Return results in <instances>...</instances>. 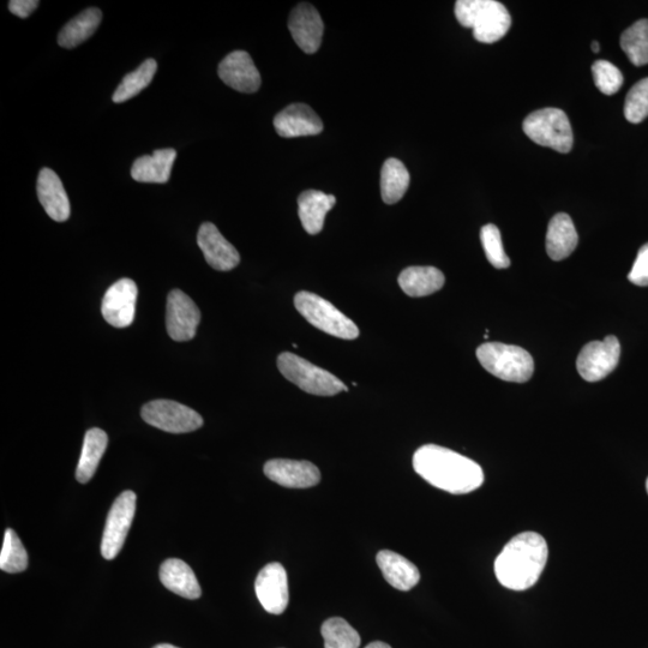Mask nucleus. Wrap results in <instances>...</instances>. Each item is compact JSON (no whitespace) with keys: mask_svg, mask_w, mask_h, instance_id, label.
Listing matches in <instances>:
<instances>
[{"mask_svg":"<svg viewBox=\"0 0 648 648\" xmlns=\"http://www.w3.org/2000/svg\"><path fill=\"white\" fill-rule=\"evenodd\" d=\"M548 556V544L539 533H520L510 539L497 556L496 578L508 590L526 591L536 585Z\"/></svg>","mask_w":648,"mask_h":648,"instance_id":"f03ea898","label":"nucleus"},{"mask_svg":"<svg viewBox=\"0 0 648 648\" xmlns=\"http://www.w3.org/2000/svg\"><path fill=\"white\" fill-rule=\"evenodd\" d=\"M278 368L288 381L312 395L333 396L342 390L345 392L348 390L338 377L300 358L297 354L281 353L278 358Z\"/></svg>","mask_w":648,"mask_h":648,"instance_id":"423d86ee","label":"nucleus"},{"mask_svg":"<svg viewBox=\"0 0 648 648\" xmlns=\"http://www.w3.org/2000/svg\"><path fill=\"white\" fill-rule=\"evenodd\" d=\"M141 416L149 425L171 434L200 429L203 418L192 408L172 400H154L142 407Z\"/></svg>","mask_w":648,"mask_h":648,"instance_id":"6e6552de","label":"nucleus"},{"mask_svg":"<svg viewBox=\"0 0 648 648\" xmlns=\"http://www.w3.org/2000/svg\"><path fill=\"white\" fill-rule=\"evenodd\" d=\"M591 47H592V51H593L594 53H598L599 50H600V46H599V44H598L597 41L592 42V46H591Z\"/></svg>","mask_w":648,"mask_h":648,"instance_id":"58836bf2","label":"nucleus"},{"mask_svg":"<svg viewBox=\"0 0 648 648\" xmlns=\"http://www.w3.org/2000/svg\"><path fill=\"white\" fill-rule=\"evenodd\" d=\"M39 201L54 221L64 222L70 218L71 207L62 180L51 168H42L36 184Z\"/></svg>","mask_w":648,"mask_h":648,"instance_id":"6ab92c4d","label":"nucleus"},{"mask_svg":"<svg viewBox=\"0 0 648 648\" xmlns=\"http://www.w3.org/2000/svg\"><path fill=\"white\" fill-rule=\"evenodd\" d=\"M136 500L135 492L124 491L110 509L101 542V554L106 560H113L122 550L134 520Z\"/></svg>","mask_w":648,"mask_h":648,"instance_id":"1a4fd4ad","label":"nucleus"},{"mask_svg":"<svg viewBox=\"0 0 648 648\" xmlns=\"http://www.w3.org/2000/svg\"><path fill=\"white\" fill-rule=\"evenodd\" d=\"M28 567L26 549L14 530H6L2 554H0V569L3 572L16 574L24 572Z\"/></svg>","mask_w":648,"mask_h":648,"instance_id":"2f4dec72","label":"nucleus"},{"mask_svg":"<svg viewBox=\"0 0 648 648\" xmlns=\"http://www.w3.org/2000/svg\"><path fill=\"white\" fill-rule=\"evenodd\" d=\"M621 47L630 63L635 66L648 64V20L635 22L621 36Z\"/></svg>","mask_w":648,"mask_h":648,"instance_id":"c756f323","label":"nucleus"},{"mask_svg":"<svg viewBox=\"0 0 648 648\" xmlns=\"http://www.w3.org/2000/svg\"><path fill=\"white\" fill-rule=\"evenodd\" d=\"M154 648H178V647L168 645V644H161V645L155 646Z\"/></svg>","mask_w":648,"mask_h":648,"instance_id":"ea45409f","label":"nucleus"},{"mask_svg":"<svg viewBox=\"0 0 648 648\" xmlns=\"http://www.w3.org/2000/svg\"><path fill=\"white\" fill-rule=\"evenodd\" d=\"M137 296V286L131 279L119 280L108 288L101 306L106 322L116 328L131 326L136 314Z\"/></svg>","mask_w":648,"mask_h":648,"instance_id":"f8f14e48","label":"nucleus"},{"mask_svg":"<svg viewBox=\"0 0 648 648\" xmlns=\"http://www.w3.org/2000/svg\"><path fill=\"white\" fill-rule=\"evenodd\" d=\"M480 240L488 261L497 269H506L510 266V260L504 251L501 232L498 227L492 224L485 225L480 231Z\"/></svg>","mask_w":648,"mask_h":648,"instance_id":"473e14b6","label":"nucleus"},{"mask_svg":"<svg viewBox=\"0 0 648 648\" xmlns=\"http://www.w3.org/2000/svg\"><path fill=\"white\" fill-rule=\"evenodd\" d=\"M444 280L441 270L435 267H410L402 270L399 285L407 296L418 298L440 291Z\"/></svg>","mask_w":648,"mask_h":648,"instance_id":"393cba45","label":"nucleus"},{"mask_svg":"<svg viewBox=\"0 0 648 648\" xmlns=\"http://www.w3.org/2000/svg\"><path fill=\"white\" fill-rule=\"evenodd\" d=\"M477 358L486 371L503 381L525 383L533 375V358L519 346L485 342L478 347Z\"/></svg>","mask_w":648,"mask_h":648,"instance_id":"20e7f679","label":"nucleus"},{"mask_svg":"<svg viewBox=\"0 0 648 648\" xmlns=\"http://www.w3.org/2000/svg\"><path fill=\"white\" fill-rule=\"evenodd\" d=\"M455 16L462 27L473 29L474 39L482 44L501 40L512 26L506 6L495 0H459Z\"/></svg>","mask_w":648,"mask_h":648,"instance_id":"7ed1b4c3","label":"nucleus"},{"mask_svg":"<svg viewBox=\"0 0 648 648\" xmlns=\"http://www.w3.org/2000/svg\"><path fill=\"white\" fill-rule=\"evenodd\" d=\"M410 182V173L400 160H386L381 171L382 200L387 204L398 203L405 196Z\"/></svg>","mask_w":648,"mask_h":648,"instance_id":"cd10ccee","label":"nucleus"},{"mask_svg":"<svg viewBox=\"0 0 648 648\" xmlns=\"http://www.w3.org/2000/svg\"><path fill=\"white\" fill-rule=\"evenodd\" d=\"M197 243L210 267L219 272H228L240 262L239 252L222 236L212 222H204L197 234Z\"/></svg>","mask_w":648,"mask_h":648,"instance_id":"dca6fc26","label":"nucleus"},{"mask_svg":"<svg viewBox=\"0 0 648 648\" xmlns=\"http://www.w3.org/2000/svg\"><path fill=\"white\" fill-rule=\"evenodd\" d=\"M274 128L285 138L314 136L323 131V122L310 106L293 104L274 118Z\"/></svg>","mask_w":648,"mask_h":648,"instance_id":"a211bd4d","label":"nucleus"},{"mask_svg":"<svg viewBox=\"0 0 648 648\" xmlns=\"http://www.w3.org/2000/svg\"><path fill=\"white\" fill-rule=\"evenodd\" d=\"M413 468L426 482L453 495L470 494L484 483L477 462L436 444H426L414 453Z\"/></svg>","mask_w":648,"mask_h":648,"instance_id":"f257e3e1","label":"nucleus"},{"mask_svg":"<svg viewBox=\"0 0 648 648\" xmlns=\"http://www.w3.org/2000/svg\"><path fill=\"white\" fill-rule=\"evenodd\" d=\"M38 0H11L9 10L20 18H27L39 6Z\"/></svg>","mask_w":648,"mask_h":648,"instance_id":"e433bc0d","label":"nucleus"},{"mask_svg":"<svg viewBox=\"0 0 648 648\" xmlns=\"http://www.w3.org/2000/svg\"><path fill=\"white\" fill-rule=\"evenodd\" d=\"M365 648H392V647L386 644V642L375 641V642H371V644H369Z\"/></svg>","mask_w":648,"mask_h":648,"instance_id":"4c0bfd02","label":"nucleus"},{"mask_svg":"<svg viewBox=\"0 0 648 648\" xmlns=\"http://www.w3.org/2000/svg\"><path fill=\"white\" fill-rule=\"evenodd\" d=\"M628 279L636 286H648V243L641 246Z\"/></svg>","mask_w":648,"mask_h":648,"instance_id":"c9c22d12","label":"nucleus"},{"mask_svg":"<svg viewBox=\"0 0 648 648\" xmlns=\"http://www.w3.org/2000/svg\"><path fill=\"white\" fill-rule=\"evenodd\" d=\"M646 490H647V494H648V478H647V482H646Z\"/></svg>","mask_w":648,"mask_h":648,"instance_id":"a19ab883","label":"nucleus"},{"mask_svg":"<svg viewBox=\"0 0 648 648\" xmlns=\"http://www.w3.org/2000/svg\"><path fill=\"white\" fill-rule=\"evenodd\" d=\"M377 564L384 579L399 591H410L420 580L419 570L404 556L394 551L382 550L377 554Z\"/></svg>","mask_w":648,"mask_h":648,"instance_id":"aec40b11","label":"nucleus"},{"mask_svg":"<svg viewBox=\"0 0 648 648\" xmlns=\"http://www.w3.org/2000/svg\"><path fill=\"white\" fill-rule=\"evenodd\" d=\"M592 74L597 88L605 95H614L623 86L620 69L608 60H597L592 65Z\"/></svg>","mask_w":648,"mask_h":648,"instance_id":"f704fd0d","label":"nucleus"},{"mask_svg":"<svg viewBox=\"0 0 648 648\" xmlns=\"http://www.w3.org/2000/svg\"><path fill=\"white\" fill-rule=\"evenodd\" d=\"M620 356V341L616 336L609 335L603 341H592L582 348L576 368L585 381H602L616 369Z\"/></svg>","mask_w":648,"mask_h":648,"instance_id":"9d476101","label":"nucleus"},{"mask_svg":"<svg viewBox=\"0 0 648 648\" xmlns=\"http://www.w3.org/2000/svg\"><path fill=\"white\" fill-rule=\"evenodd\" d=\"M176 150L172 148L155 150L153 155L138 158L131 168V176L140 183L165 184L170 180Z\"/></svg>","mask_w":648,"mask_h":648,"instance_id":"412c9836","label":"nucleus"},{"mask_svg":"<svg viewBox=\"0 0 648 648\" xmlns=\"http://www.w3.org/2000/svg\"><path fill=\"white\" fill-rule=\"evenodd\" d=\"M219 77L226 86L240 93H256L261 87V75L254 60L245 51H234L219 65Z\"/></svg>","mask_w":648,"mask_h":648,"instance_id":"4468645a","label":"nucleus"},{"mask_svg":"<svg viewBox=\"0 0 648 648\" xmlns=\"http://www.w3.org/2000/svg\"><path fill=\"white\" fill-rule=\"evenodd\" d=\"M292 38L305 53L318 51L322 44L324 24L314 6L302 3L294 8L288 20Z\"/></svg>","mask_w":648,"mask_h":648,"instance_id":"f3484780","label":"nucleus"},{"mask_svg":"<svg viewBox=\"0 0 648 648\" xmlns=\"http://www.w3.org/2000/svg\"><path fill=\"white\" fill-rule=\"evenodd\" d=\"M108 444V436L104 430L94 428L84 436L80 461H78L76 478L81 484H86L98 470L102 456Z\"/></svg>","mask_w":648,"mask_h":648,"instance_id":"a878e982","label":"nucleus"},{"mask_svg":"<svg viewBox=\"0 0 648 648\" xmlns=\"http://www.w3.org/2000/svg\"><path fill=\"white\" fill-rule=\"evenodd\" d=\"M294 305L306 321L324 333L344 340H354L359 336V329L350 318L315 293H297Z\"/></svg>","mask_w":648,"mask_h":648,"instance_id":"39448f33","label":"nucleus"},{"mask_svg":"<svg viewBox=\"0 0 648 648\" xmlns=\"http://www.w3.org/2000/svg\"><path fill=\"white\" fill-rule=\"evenodd\" d=\"M160 580L167 590L180 597L197 599L201 597V587L198 584L194 570L178 558H170L161 564Z\"/></svg>","mask_w":648,"mask_h":648,"instance_id":"b1692460","label":"nucleus"},{"mask_svg":"<svg viewBox=\"0 0 648 648\" xmlns=\"http://www.w3.org/2000/svg\"><path fill=\"white\" fill-rule=\"evenodd\" d=\"M255 591L264 610L269 614L281 615L290 600L284 566L276 562L267 564L257 576Z\"/></svg>","mask_w":648,"mask_h":648,"instance_id":"ddd939ff","label":"nucleus"},{"mask_svg":"<svg viewBox=\"0 0 648 648\" xmlns=\"http://www.w3.org/2000/svg\"><path fill=\"white\" fill-rule=\"evenodd\" d=\"M156 70H158V64H156L155 60L147 59L140 68L130 72L123 78V81L120 82L116 92L113 94V101L116 104H122V102L135 98L137 94H140L143 89H146L152 83Z\"/></svg>","mask_w":648,"mask_h":648,"instance_id":"c85d7f7f","label":"nucleus"},{"mask_svg":"<svg viewBox=\"0 0 648 648\" xmlns=\"http://www.w3.org/2000/svg\"><path fill=\"white\" fill-rule=\"evenodd\" d=\"M201 312L194 300L180 290H173L167 297L166 328L174 341H189L195 338Z\"/></svg>","mask_w":648,"mask_h":648,"instance_id":"9b49d317","label":"nucleus"},{"mask_svg":"<svg viewBox=\"0 0 648 648\" xmlns=\"http://www.w3.org/2000/svg\"><path fill=\"white\" fill-rule=\"evenodd\" d=\"M324 648H359L360 636L344 618H329L322 624Z\"/></svg>","mask_w":648,"mask_h":648,"instance_id":"7c9ffc66","label":"nucleus"},{"mask_svg":"<svg viewBox=\"0 0 648 648\" xmlns=\"http://www.w3.org/2000/svg\"><path fill=\"white\" fill-rule=\"evenodd\" d=\"M525 134L539 146L548 147L563 154L573 148L574 135L567 114L558 108H543L525 119Z\"/></svg>","mask_w":648,"mask_h":648,"instance_id":"0eeeda50","label":"nucleus"},{"mask_svg":"<svg viewBox=\"0 0 648 648\" xmlns=\"http://www.w3.org/2000/svg\"><path fill=\"white\" fill-rule=\"evenodd\" d=\"M624 116L628 122L639 124L648 117V78L634 84L624 104Z\"/></svg>","mask_w":648,"mask_h":648,"instance_id":"72a5a7b5","label":"nucleus"},{"mask_svg":"<svg viewBox=\"0 0 648 648\" xmlns=\"http://www.w3.org/2000/svg\"><path fill=\"white\" fill-rule=\"evenodd\" d=\"M102 12L98 8H89L65 24L60 30L58 44L64 48H75L88 40L98 29Z\"/></svg>","mask_w":648,"mask_h":648,"instance_id":"bb28decb","label":"nucleus"},{"mask_svg":"<svg viewBox=\"0 0 648 648\" xmlns=\"http://www.w3.org/2000/svg\"><path fill=\"white\" fill-rule=\"evenodd\" d=\"M336 198L318 190H308L298 198V214L304 230L315 236L323 230L329 210L335 206Z\"/></svg>","mask_w":648,"mask_h":648,"instance_id":"4be33fe9","label":"nucleus"},{"mask_svg":"<svg viewBox=\"0 0 648 648\" xmlns=\"http://www.w3.org/2000/svg\"><path fill=\"white\" fill-rule=\"evenodd\" d=\"M578 232L568 214L560 213L551 219L546 233V251L551 260L562 261L578 246Z\"/></svg>","mask_w":648,"mask_h":648,"instance_id":"5701e85b","label":"nucleus"},{"mask_svg":"<svg viewBox=\"0 0 648 648\" xmlns=\"http://www.w3.org/2000/svg\"><path fill=\"white\" fill-rule=\"evenodd\" d=\"M264 474L276 484L292 489L311 488L320 483V470L309 461L274 459L264 465Z\"/></svg>","mask_w":648,"mask_h":648,"instance_id":"2eb2a0df","label":"nucleus"}]
</instances>
